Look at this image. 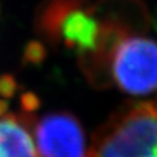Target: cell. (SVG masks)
<instances>
[{
  "label": "cell",
  "instance_id": "cell-1",
  "mask_svg": "<svg viewBox=\"0 0 157 157\" xmlns=\"http://www.w3.org/2000/svg\"><path fill=\"white\" fill-rule=\"evenodd\" d=\"M157 150V103L124 106L94 134L86 157H148Z\"/></svg>",
  "mask_w": 157,
  "mask_h": 157
},
{
  "label": "cell",
  "instance_id": "cell-2",
  "mask_svg": "<svg viewBox=\"0 0 157 157\" xmlns=\"http://www.w3.org/2000/svg\"><path fill=\"white\" fill-rule=\"evenodd\" d=\"M104 62L116 87L131 95L157 90V42L136 35H120L109 47Z\"/></svg>",
  "mask_w": 157,
  "mask_h": 157
},
{
  "label": "cell",
  "instance_id": "cell-3",
  "mask_svg": "<svg viewBox=\"0 0 157 157\" xmlns=\"http://www.w3.org/2000/svg\"><path fill=\"white\" fill-rule=\"evenodd\" d=\"M21 119L32 129L35 145L40 157H86V136L77 117L66 111L51 113L33 119L22 115Z\"/></svg>",
  "mask_w": 157,
  "mask_h": 157
},
{
  "label": "cell",
  "instance_id": "cell-4",
  "mask_svg": "<svg viewBox=\"0 0 157 157\" xmlns=\"http://www.w3.org/2000/svg\"><path fill=\"white\" fill-rule=\"evenodd\" d=\"M110 27L100 24L89 9L71 8L61 13L50 31L62 37L64 45L82 57L97 56L101 50Z\"/></svg>",
  "mask_w": 157,
  "mask_h": 157
},
{
  "label": "cell",
  "instance_id": "cell-5",
  "mask_svg": "<svg viewBox=\"0 0 157 157\" xmlns=\"http://www.w3.org/2000/svg\"><path fill=\"white\" fill-rule=\"evenodd\" d=\"M0 157H40L21 116H0Z\"/></svg>",
  "mask_w": 157,
  "mask_h": 157
},
{
  "label": "cell",
  "instance_id": "cell-6",
  "mask_svg": "<svg viewBox=\"0 0 157 157\" xmlns=\"http://www.w3.org/2000/svg\"><path fill=\"white\" fill-rule=\"evenodd\" d=\"M16 81L14 79V77L10 74H4L0 75V97H3L5 99L11 98L15 92H16Z\"/></svg>",
  "mask_w": 157,
  "mask_h": 157
},
{
  "label": "cell",
  "instance_id": "cell-7",
  "mask_svg": "<svg viewBox=\"0 0 157 157\" xmlns=\"http://www.w3.org/2000/svg\"><path fill=\"white\" fill-rule=\"evenodd\" d=\"M20 104L24 111L26 113H33L35 110L38 109L40 106V99L38 97H36L33 93H25L21 95L20 98Z\"/></svg>",
  "mask_w": 157,
  "mask_h": 157
},
{
  "label": "cell",
  "instance_id": "cell-8",
  "mask_svg": "<svg viewBox=\"0 0 157 157\" xmlns=\"http://www.w3.org/2000/svg\"><path fill=\"white\" fill-rule=\"evenodd\" d=\"M42 58H44V48L41 45L33 42L26 48V59H29L30 62L37 63L42 61Z\"/></svg>",
  "mask_w": 157,
  "mask_h": 157
},
{
  "label": "cell",
  "instance_id": "cell-9",
  "mask_svg": "<svg viewBox=\"0 0 157 157\" xmlns=\"http://www.w3.org/2000/svg\"><path fill=\"white\" fill-rule=\"evenodd\" d=\"M9 110V103L5 100V98L0 99V116H4Z\"/></svg>",
  "mask_w": 157,
  "mask_h": 157
},
{
  "label": "cell",
  "instance_id": "cell-10",
  "mask_svg": "<svg viewBox=\"0 0 157 157\" xmlns=\"http://www.w3.org/2000/svg\"><path fill=\"white\" fill-rule=\"evenodd\" d=\"M148 157H157V150H156V151H153Z\"/></svg>",
  "mask_w": 157,
  "mask_h": 157
}]
</instances>
